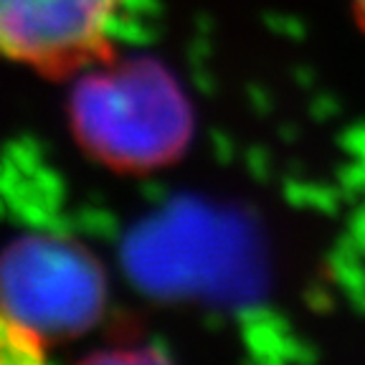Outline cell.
Wrapping results in <instances>:
<instances>
[{"mask_svg":"<svg viewBox=\"0 0 365 365\" xmlns=\"http://www.w3.org/2000/svg\"><path fill=\"white\" fill-rule=\"evenodd\" d=\"M127 0H0V58L71 79L114 53Z\"/></svg>","mask_w":365,"mask_h":365,"instance_id":"3","label":"cell"},{"mask_svg":"<svg viewBox=\"0 0 365 365\" xmlns=\"http://www.w3.org/2000/svg\"><path fill=\"white\" fill-rule=\"evenodd\" d=\"M66 117L79 148L120 173L173 165L195 132L188 91L145 53L114 51L71 76Z\"/></svg>","mask_w":365,"mask_h":365,"instance_id":"1","label":"cell"},{"mask_svg":"<svg viewBox=\"0 0 365 365\" xmlns=\"http://www.w3.org/2000/svg\"><path fill=\"white\" fill-rule=\"evenodd\" d=\"M79 365H168V360L153 348H132V350H107V353H97Z\"/></svg>","mask_w":365,"mask_h":365,"instance_id":"5","label":"cell"},{"mask_svg":"<svg viewBox=\"0 0 365 365\" xmlns=\"http://www.w3.org/2000/svg\"><path fill=\"white\" fill-rule=\"evenodd\" d=\"M0 365H48L46 337L0 309Z\"/></svg>","mask_w":365,"mask_h":365,"instance_id":"4","label":"cell"},{"mask_svg":"<svg viewBox=\"0 0 365 365\" xmlns=\"http://www.w3.org/2000/svg\"><path fill=\"white\" fill-rule=\"evenodd\" d=\"M99 304L102 277L76 246L26 239L0 257V309L41 337L76 332Z\"/></svg>","mask_w":365,"mask_h":365,"instance_id":"2","label":"cell"},{"mask_svg":"<svg viewBox=\"0 0 365 365\" xmlns=\"http://www.w3.org/2000/svg\"><path fill=\"white\" fill-rule=\"evenodd\" d=\"M350 6H353L355 21H358V23H360V29L365 31V0H350Z\"/></svg>","mask_w":365,"mask_h":365,"instance_id":"6","label":"cell"}]
</instances>
